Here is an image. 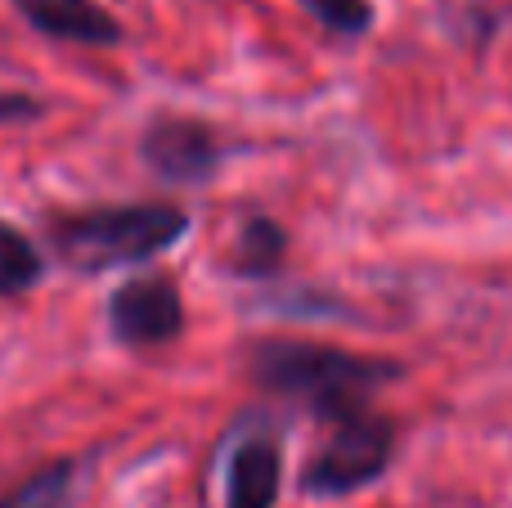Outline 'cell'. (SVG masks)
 <instances>
[{
  "label": "cell",
  "mask_w": 512,
  "mask_h": 508,
  "mask_svg": "<svg viewBox=\"0 0 512 508\" xmlns=\"http://www.w3.org/2000/svg\"><path fill=\"white\" fill-rule=\"evenodd\" d=\"M41 113L45 104L32 95H0V122H36Z\"/></svg>",
  "instance_id": "obj_12"
},
{
  "label": "cell",
  "mask_w": 512,
  "mask_h": 508,
  "mask_svg": "<svg viewBox=\"0 0 512 508\" xmlns=\"http://www.w3.org/2000/svg\"><path fill=\"white\" fill-rule=\"evenodd\" d=\"M23 14L32 32L50 36V41L90 45V50H113L122 45V23L108 14L99 0H9Z\"/></svg>",
  "instance_id": "obj_7"
},
{
  "label": "cell",
  "mask_w": 512,
  "mask_h": 508,
  "mask_svg": "<svg viewBox=\"0 0 512 508\" xmlns=\"http://www.w3.org/2000/svg\"><path fill=\"white\" fill-rule=\"evenodd\" d=\"M248 378L270 401L292 405L315 423H337L396 387L405 365L315 338H261L248 347Z\"/></svg>",
  "instance_id": "obj_1"
},
{
  "label": "cell",
  "mask_w": 512,
  "mask_h": 508,
  "mask_svg": "<svg viewBox=\"0 0 512 508\" xmlns=\"http://www.w3.org/2000/svg\"><path fill=\"white\" fill-rule=\"evenodd\" d=\"M194 230V216L180 203H108L86 212H63L45 225L50 252L77 275L144 266L180 248Z\"/></svg>",
  "instance_id": "obj_2"
},
{
  "label": "cell",
  "mask_w": 512,
  "mask_h": 508,
  "mask_svg": "<svg viewBox=\"0 0 512 508\" xmlns=\"http://www.w3.org/2000/svg\"><path fill=\"white\" fill-rule=\"evenodd\" d=\"M77 459H54L41 464L36 473H27L23 482H14L0 495V508H72L77 500Z\"/></svg>",
  "instance_id": "obj_9"
},
{
  "label": "cell",
  "mask_w": 512,
  "mask_h": 508,
  "mask_svg": "<svg viewBox=\"0 0 512 508\" xmlns=\"http://www.w3.org/2000/svg\"><path fill=\"white\" fill-rule=\"evenodd\" d=\"M297 5H301V14H310L337 41H360L378 23L373 0H297Z\"/></svg>",
  "instance_id": "obj_11"
},
{
  "label": "cell",
  "mask_w": 512,
  "mask_h": 508,
  "mask_svg": "<svg viewBox=\"0 0 512 508\" xmlns=\"http://www.w3.org/2000/svg\"><path fill=\"white\" fill-rule=\"evenodd\" d=\"M324 428L328 437L319 441V450L297 473L301 500H351V495L369 491L391 473L400 450V423L382 414L378 405L324 423Z\"/></svg>",
  "instance_id": "obj_3"
},
{
  "label": "cell",
  "mask_w": 512,
  "mask_h": 508,
  "mask_svg": "<svg viewBox=\"0 0 512 508\" xmlns=\"http://www.w3.org/2000/svg\"><path fill=\"white\" fill-rule=\"evenodd\" d=\"M292 239L283 230V221L274 216H248L234 234L230 252H225V275L248 279V284H261V279H274L283 270V257H288Z\"/></svg>",
  "instance_id": "obj_8"
},
{
  "label": "cell",
  "mask_w": 512,
  "mask_h": 508,
  "mask_svg": "<svg viewBox=\"0 0 512 508\" xmlns=\"http://www.w3.org/2000/svg\"><path fill=\"white\" fill-rule=\"evenodd\" d=\"M225 140L216 135L212 122L185 113H153L149 126L140 131V162L149 167V176L158 185L171 189H203L221 176Z\"/></svg>",
  "instance_id": "obj_4"
},
{
  "label": "cell",
  "mask_w": 512,
  "mask_h": 508,
  "mask_svg": "<svg viewBox=\"0 0 512 508\" xmlns=\"http://www.w3.org/2000/svg\"><path fill=\"white\" fill-rule=\"evenodd\" d=\"M104 315H108V333L131 351L176 342L189 320L180 284L171 275H135L126 284H117L108 293Z\"/></svg>",
  "instance_id": "obj_6"
},
{
  "label": "cell",
  "mask_w": 512,
  "mask_h": 508,
  "mask_svg": "<svg viewBox=\"0 0 512 508\" xmlns=\"http://www.w3.org/2000/svg\"><path fill=\"white\" fill-rule=\"evenodd\" d=\"M283 468V423L265 414L239 419L221 455V508H279Z\"/></svg>",
  "instance_id": "obj_5"
},
{
  "label": "cell",
  "mask_w": 512,
  "mask_h": 508,
  "mask_svg": "<svg viewBox=\"0 0 512 508\" xmlns=\"http://www.w3.org/2000/svg\"><path fill=\"white\" fill-rule=\"evenodd\" d=\"M45 279V252L0 216V297H23Z\"/></svg>",
  "instance_id": "obj_10"
}]
</instances>
